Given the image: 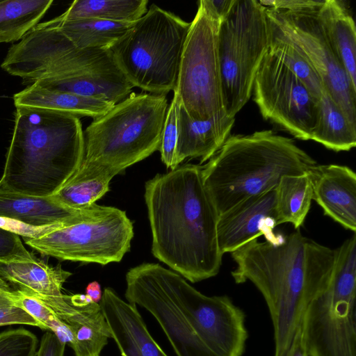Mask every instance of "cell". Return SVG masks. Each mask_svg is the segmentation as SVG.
<instances>
[{
	"label": "cell",
	"instance_id": "2e32d148",
	"mask_svg": "<svg viewBox=\"0 0 356 356\" xmlns=\"http://www.w3.org/2000/svg\"><path fill=\"white\" fill-rule=\"evenodd\" d=\"M275 188L247 198L219 215L217 225L220 252L232 253L260 236L278 243L284 236L274 232L277 226Z\"/></svg>",
	"mask_w": 356,
	"mask_h": 356
},
{
	"label": "cell",
	"instance_id": "5bb4252c",
	"mask_svg": "<svg viewBox=\"0 0 356 356\" xmlns=\"http://www.w3.org/2000/svg\"><path fill=\"white\" fill-rule=\"evenodd\" d=\"M268 19L300 51L321 77L325 91L356 125V88L332 49L317 15L269 8Z\"/></svg>",
	"mask_w": 356,
	"mask_h": 356
},
{
	"label": "cell",
	"instance_id": "484cf974",
	"mask_svg": "<svg viewBox=\"0 0 356 356\" xmlns=\"http://www.w3.org/2000/svg\"><path fill=\"white\" fill-rule=\"evenodd\" d=\"M56 26L80 49H111L131 28L134 23L111 22L97 18L47 21Z\"/></svg>",
	"mask_w": 356,
	"mask_h": 356
},
{
	"label": "cell",
	"instance_id": "cb8c5ba5",
	"mask_svg": "<svg viewBox=\"0 0 356 356\" xmlns=\"http://www.w3.org/2000/svg\"><path fill=\"white\" fill-rule=\"evenodd\" d=\"M13 100L15 107L44 108L93 119L103 115L114 106L104 99L47 89L35 84L15 93Z\"/></svg>",
	"mask_w": 356,
	"mask_h": 356
},
{
	"label": "cell",
	"instance_id": "e575fe53",
	"mask_svg": "<svg viewBox=\"0 0 356 356\" xmlns=\"http://www.w3.org/2000/svg\"><path fill=\"white\" fill-rule=\"evenodd\" d=\"M264 7L297 14L317 15L325 0H267L259 1Z\"/></svg>",
	"mask_w": 356,
	"mask_h": 356
},
{
	"label": "cell",
	"instance_id": "4316f807",
	"mask_svg": "<svg viewBox=\"0 0 356 356\" xmlns=\"http://www.w3.org/2000/svg\"><path fill=\"white\" fill-rule=\"evenodd\" d=\"M311 140L335 152L349 151L356 145V125L326 91L318 101V118Z\"/></svg>",
	"mask_w": 356,
	"mask_h": 356
},
{
	"label": "cell",
	"instance_id": "8fae6325",
	"mask_svg": "<svg viewBox=\"0 0 356 356\" xmlns=\"http://www.w3.org/2000/svg\"><path fill=\"white\" fill-rule=\"evenodd\" d=\"M149 267L198 337L217 356H242L248 337L245 314L227 296H207L158 264Z\"/></svg>",
	"mask_w": 356,
	"mask_h": 356
},
{
	"label": "cell",
	"instance_id": "30bf717a",
	"mask_svg": "<svg viewBox=\"0 0 356 356\" xmlns=\"http://www.w3.org/2000/svg\"><path fill=\"white\" fill-rule=\"evenodd\" d=\"M115 66L111 49H80L47 22L38 24L13 44L1 65L29 86L42 79L81 76Z\"/></svg>",
	"mask_w": 356,
	"mask_h": 356
},
{
	"label": "cell",
	"instance_id": "d6986e66",
	"mask_svg": "<svg viewBox=\"0 0 356 356\" xmlns=\"http://www.w3.org/2000/svg\"><path fill=\"white\" fill-rule=\"evenodd\" d=\"M103 206L94 204L83 210L65 207L51 197H35L0 189V217L35 226L71 225L99 212Z\"/></svg>",
	"mask_w": 356,
	"mask_h": 356
},
{
	"label": "cell",
	"instance_id": "4dcf8cb0",
	"mask_svg": "<svg viewBox=\"0 0 356 356\" xmlns=\"http://www.w3.org/2000/svg\"><path fill=\"white\" fill-rule=\"evenodd\" d=\"M268 24L270 31L268 50L302 81L313 97L319 101L325 89L317 72L298 48L269 19Z\"/></svg>",
	"mask_w": 356,
	"mask_h": 356
},
{
	"label": "cell",
	"instance_id": "ba28073f",
	"mask_svg": "<svg viewBox=\"0 0 356 356\" xmlns=\"http://www.w3.org/2000/svg\"><path fill=\"white\" fill-rule=\"evenodd\" d=\"M266 8L257 0H235L220 22L218 51L224 109L229 118L246 104L257 71L268 51Z\"/></svg>",
	"mask_w": 356,
	"mask_h": 356
},
{
	"label": "cell",
	"instance_id": "44dd1931",
	"mask_svg": "<svg viewBox=\"0 0 356 356\" xmlns=\"http://www.w3.org/2000/svg\"><path fill=\"white\" fill-rule=\"evenodd\" d=\"M72 275L60 266L32 261H0V286L38 299L63 295L64 282Z\"/></svg>",
	"mask_w": 356,
	"mask_h": 356
},
{
	"label": "cell",
	"instance_id": "ac0fdd59",
	"mask_svg": "<svg viewBox=\"0 0 356 356\" xmlns=\"http://www.w3.org/2000/svg\"><path fill=\"white\" fill-rule=\"evenodd\" d=\"M99 304L122 356H168L150 335L136 305L109 287Z\"/></svg>",
	"mask_w": 356,
	"mask_h": 356
},
{
	"label": "cell",
	"instance_id": "7402d4cb",
	"mask_svg": "<svg viewBox=\"0 0 356 356\" xmlns=\"http://www.w3.org/2000/svg\"><path fill=\"white\" fill-rule=\"evenodd\" d=\"M33 84L47 89L104 99L113 105L127 98L134 88L118 66L81 76L42 79Z\"/></svg>",
	"mask_w": 356,
	"mask_h": 356
},
{
	"label": "cell",
	"instance_id": "74e56055",
	"mask_svg": "<svg viewBox=\"0 0 356 356\" xmlns=\"http://www.w3.org/2000/svg\"><path fill=\"white\" fill-rule=\"evenodd\" d=\"M65 345L53 332L48 330L42 337L37 356H64Z\"/></svg>",
	"mask_w": 356,
	"mask_h": 356
},
{
	"label": "cell",
	"instance_id": "603a6c76",
	"mask_svg": "<svg viewBox=\"0 0 356 356\" xmlns=\"http://www.w3.org/2000/svg\"><path fill=\"white\" fill-rule=\"evenodd\" d=\"M317 17L352 84L356 88V30L345 2L325 0Z\"/></svg>",
	"mask_w": 356,
	"mask_h": 356
},
{
	"label": "cell",
	"instance_id": "b9f144b4",
	"mask_svg": "<svg viewBox=\"0 0 356 356\" xmlns=\"http://www.w3.org/2000/svg\"><path fill=\"white\" fill-rule=\"evenodd\" d=\"M16 306L10 291L0 286V307Z\"/></svg>",
	"mask_w": 356,
	"mask_h": 356
},
{
	"label": "cell",
	"instance_id": "f1b7e54d",
	"mask_svg": "<svg viewBox=\"0 0 356 356\" xmlns=\"http://www.w3.org/2000/svg\"><path fill=\"white\" fill-rule=\"evenodd\" d=\"M147 0H76L62 15L61 20L97 18L134 23L147 12Z\"/></svg>",
	"mask_w": 356,
	"mask_h": 356
},
{
	"label": "cell",
	"instance_id": "7a4b0ae2",
	"mask_svg": "<svg viewBox=\"0 0 356 356\" xmlns=\"http://www.w3.org/2000/svg\"><path fill=\"white\" fill-rule=\"evenodd\" d=\"M236 284L250 281L262 294L274 330L275 355L286 356L308 303L327 285L335 249L300 231L278 243L252 240L231 253Z\"/></svg>",
	"mask_w": 356,
	"mask_h": 356
},
{
	"label": "cell",
	"instance_id": "6da1fadb",
	"mask_svg": "<svg viewBox=\"0 0 356 356\" xmlns=\"http://www.w3.org/2000/svg\"><path fill=\"white\" fill-rule=\"evenodd\" d=\"M145 200L159 261L195 283L216 276L222 253L219 214L207 191L202 166L184 165L145 183Z\"/></svg>",
	"mask_w": 356,
	"mask_h": 356
},
{
	"label": "cell",
	"instance_id": "d4e9b609",
	"mask_svg": "<svg viewBox=\"0 0 356 356\" xmlns=\"http://www.w3.org/2000/svg\"><path fill=\"white\" fill-rule=\"evenodd\" d=\"M118 170L81 162L79 168L51 197L60 204L76 210L88 209L109 191V184Z\"/></svg>",
	"mask_w": 356,
	"mask_h": 356
},
{
	"label": "cell",
	"instance_id": "277c9868",
	"mask_svg": "<svg viewBox=\"0 0 356 356\" xmlns=\"http://www.w3.org/2000/svg\"><path fill=\"white\" fill-rule=\"evenodd\" d=\"M316 162L295 141L272 130L230 135L202 166L204 186L219 215L275 188L285 175L307 174Z\"/></svg>",
	"mask_w": 356,
	"mask_h": 356
},
{
	"label": "cell",
	"instance_id": "d6a6232c",
	"mask_svg": "<svg viewBox=\"0 0 356 356\" xmlns=\"http://www.w3.org/2000/svg\"><path fill=\"white\" fill-rule=\"evenodd\" d=\"M36 336L29 330L17 329L0 334V356H35Z\"/></svg>",
	"mask_w": 356,
	"mask_h": 356
},
{
	"label": "cell",
	"instance_id": "8d00e7d4",
	"mask_svg": "<svg viewBox=\"0 0 356 356\" xmlns=\"http://www.w3.org/2000/svg\"><path fill=\"white\" fill-rule=\"evenodd\" d=\"M13 324L30 325L44 329L38 321L19 307H0V326Z\"/></svg>",
	"mask_w": 356,
	"mask_h": 356
},
{
	"label": "cell",
	"instance_id": "f35d334b",
	"mask_svg": "<svg viewBox=\"0 0 356 356\" xmlns=\"http://www.w3.org/2000/svg\"><path fill=\"white\" fill-rule=\"evenodd\" d=\"M235 0H206L211 12L221 22L229 14Z\"/></svg>",
	"mask_w": 356,
	"mask_h": 356
},
{
	"label": "cell",
	"instance_id": "4fadbf2b",
	"mask_svg": "<svg viewBox=\"0 0 356 356\" xmlns=\"http://www.w3.org/2000/svg\"><path fill=\"white\" fill-rule=\"evenodd\" d=\"M252 93L265 120L298 139H312L318 118V101L269 50L256 74Z\"/></svg>",
	"mask_w": 356,
	"mask_h": 356
},
{
	"label": "cell",
	"instance_id": "60d3db41",
	"mask_svg": "<svg viewBox=\"0 0 356 356\" xmlns=\"http://www.w3.org/2000/svg\"><path fill=\"white\" fill-rule=\"evenodd\" d=\"M86 295L95 303H99L102 292L100 284L97 281H93L88 284L86 289Z\"/></svg>",
	"mask_w": 356,
	"mask_h": 356
},
{
	"label": "cell",
	"instance_id": "8992f818",
	"mask_svg": "<svg viewBox=\"0 0 356 356\" xmlns=\"http://www.w3.org/2000/svg\"><path fill=\"white\" fill-rule=\"evenodd\" d=\"M190 23L152 4L111 48L117 65L134 87L154 95L174 90Z\"/></svg>",
	"mask_w": 356,
	"mask_h": 356
},
{
	"label": "cell",
	"instance_id": "7c38bea8",
	"mask_svg": "<svg viewBox=\"0 0 356 356\" xmlns=\"http://www.w3.org/2000/svg\"><path fill=\"white\" fill-rule=\"evenodd\" d=\"M133 224L126 212L104 206L93 216L38 238H23L42 254L61 260L106 265L118 262L130 250Z\"/></svg>",
	"mask_w": 356,
	"mask_h": 356
},
{
	"label": "cell",
	"instance_id": "f546056e",
	"mask_svg": "<svg viewBox=\"0 0 356 356\" xmlns=\"http://www.w3.org/2000/svg\"><path fill=\"white\" fill-rule=\"evenodd\" d=\"M52 0L0 1V43L22 38L43 17Z\"/></svg>",
	"mask_w": 356,
	"mask_h": 356
},
{
	"label": "cell",
	"instance_id": "836d02e7",
	"mask_svg": "<svg viewBox=\"0 0 356 356\" xmlns=\"http://www.w3.org/2000/svg\"><path fill=\"white\" fill-rule=\"evenodd\" d=\"M35 259L24 248L19 236L0 227V261H32Z\"/></svg>",
	"mask_w": 356,
	"mask_h": 356
},
{
	"label": "cell",
	"instance_id": "52a82bcc",
	"mask_svg": "<svg viewBox=\"0 0 356 356\" xmlns=\"http://www.w3.org/2000/svg\"><path fill=\"white\" fill-rule=\"evenodd\" d=\"M356 234L335 249L327 286L307 305L301 321L306 356H356Z\"/></svg>",
	"mask_w": 356,
	"mask_h": 356
},
{
	"label": "cell",
	"instance_id": "9c48e42d",
	"mask_svg": "<svg viewBox=\"0 0 356 356\" xmlns=\"http://www.w3.org/2000/svg\"><path fill=\"white\" fill-rule=\"evenodd\" d=\"M220 24L206 0L199 1L184 44L173 90L194 120L204 121L226 114L218 51Z\"/></svg>",
	"mask_w": 356,
	"mask_h": 356
},
{
	"label": "cell",
	"instance_id": "5b68a950",
	"mask_svg": "<svg viewBox=\"0 0 356 356\" xmlns=\"http://www.w3.org/2000/svg\"><path fill=\"white\" fill-rule=\"evenodd\" d=\"M168 107L165 95L131 93L83 131L81 162L122 172L159 147Z\"/></svg>",
	"mask_w": 356,
	"mask_h": 356
},
{
	"label": "cell",
	"instance_id": "3957f363",
	"mask_svg": "<svg viewBox=\"0 0 356 356\" xmlns=\"http://www.w3.org/2000/svg\"><path fill=\"white\" fill-rule=\"evenodd\" d=\"M83 154V131L77 115L16 107L0 189L51 197L77 170Z\"/></svg>",
	"mask_w": 356,
	"mask_h": 356
},
{
	"label": "cell",
	"instance_id": "d590c367",
	"mask_svg": "<svg viewBox=\"0 0 356 356\" xmlns=\"http://www.w3.org/2000/svg\"><path fill=\"white\" fill-rule=\"evenodd\" d=\"M68 225L58 224L48 226L35 227L20 221L0 217V227L22 236L23 238H38L48 233Z\"/></svg>",
	"mask_w": 356,
	"mask_h": 356
},
{
	"label": "cell",
	"instance_id": "e0dca14e",
	"mask_svg": "<svg viewBox=\"0 0 356 356\" xmlns=\"http://www.w3.org/2000/svg\"><path fill=\"white\" fill-rule=\"evenodd\" d=\"M313 200L324 214L344 228L356 232V175L348 166L315 165L308 172Z\"/></svg>",
	"mask_w": 356,
	"mask_h": 356
},
{
	"label": "cell",
	"instance_id": "ab89813d",
	"mask_svg": "<svg viewBox=\"0 0 356 356\" xmlns=\"http://www.w3.org/2000/svg\"><path fill=\"white\" fill-rule=\"evenodd\" d=\"M286 356H306L302 343L301 325Z\"/></svg>",
	"mask_w": 356,
	"mask_h": 356
},
{
	"label": "cell",
	"instance_id": "9a60e30c",
	"mask_svg": "<svg viewBox=\"0 0 356 356\" xmlns=\"http://www.w3.org/2000/svg\"><path fill=\"white\" fill-rule=\"evenodd\" d=\"M125 298L156 319L177 356H217L198 337L181 310L152 273L149 263L126 274Z\"/></svg>",
	"mask_w": 356,
	"mask_h": 356
},
{
	"label": "cell",
	"instance_id": "83f0119b",
	"mask_svg": "<svg viewBox=\"0 0 356 356\" xmlns=\"http://www.w3.org/2000/svg\"><path fill=\"white\" fill-rule=\"evenodd\" d=\"M277 225L291 223L295 229L303 224L313 200V189L308 173L283 176L277 186Z\"/></svg>",
	"mask_w": 356,
	"mask_h": 356
},
{
	"label": "cell",
	"instance_id": "1f68e13d",
	"mask_svg": "<svg viewBox=\"0 0 356 356\" xmlns=\"http://www.w3.org/2000/svg\"><path fill=\"white\" fill-rule=\"evenodd\" d=\"M173 92L172 99L167 109L158 149L161 153L162 162L171 170L178 167L176 163L175 154L178 136L179 97L176 92L173 91Z\"/></svg>",
	"mask_w": 356,
	"mask_h": 356
},
{
	"label": "cell",
	"instance_id": "ffe728a7",
	"mask_svg": "<svg viewBox=\"0 0 356 356\" xmlns=\"http://www.w3.org/2000/svg\"><path fill=\"white\" fill-rule=\"evenodd\" d=\"M235 118L226 114L204 121L194 120L181 106H178V136L176 147L177 166L186 159L209 161L230 136Z\"/></svg>",
	"mask_w": 356,
	"mask_h": 356
}]
</instances>
